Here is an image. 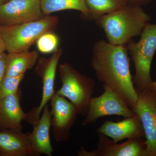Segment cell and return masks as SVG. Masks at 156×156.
<instances>
[{
  "mask_svg": "<svg viewBox=\"0 0 156 156\" xmlns=\"http://www.w3.org/2000/svg\"><path fill=\"white\" fill-rule=\"evenodd\" d=\"M27 113L20 103L18 92L0 99V129L22 131V122Z\"/></svg>",
  "mask_w": 156,
  "mask_h": 156,
  "instance_id": "cell-14",
  "label": "cell"
},
{
  "mask_svg": "<svg viewBox=\"0 0 156 156\" xmlns=\"http://www.w3.org/2000/svg\"><path fill=\"white\" fill-rule=\"evenodd\" d=\"M40 52L45 54L53 53L58 49V39L55 34L49 31L42 34L36 42Z\"/></svg>",
  "mask_w": 156,
  "mask_h": 156,
  "instance_id": "cell-19",
  "label": "cell"
},
{
  "mask_svg": "<svg viewBox=\"0 0 156 156\" xmlns=\"http://www.w3.org/2000/svg\"><path fill=\"white\" fill-rule=\"evenodd\" d=\"M29 133L0 129L1 156H30Z\"/></svg>",
  "mask_w": 156,
  "mask_h": 156,
  "instance_id": "cell-15",
  "label": "cell"
},
{
  "mask_svg": "<svg viewBox=\"0 0 156 156\" xmlns=\"http://www.w3.org/2000/svg\"><path fill=\"white\" fill-rule=\"evenodd\" d=\"M58 70L62 86L56 93L68 99L78 114L86 116L94 92L95 81L81 74L69 63L59 65Z\"/></svg>",
  "mask_w": 156,
  "mask_h": 156,
  "instance_id": "cell-5",
  "label": "cell"
},
{
  "mask_svg": "<svg viewBox=\"0 0 156 156\" xmlns=\"http://www.w3.org/2000/svg\"><path fill=\"white\" fill-rule=\"evenodd\" d=\"M9 0H0V5L1 4H4V3H5L7 1Z\"/></svg>",
  "mask_w": 156,
  "mask_h": 156,
  "instance_id": "cell-25",
  "label": "cell"
},
{
  "mask_svg": "<svg viewBox=\"0 0 156 156\" xmlns=\"http://www.w3.org/2000/svg\"><path fill=\"white\" fill-rule=\"evenodd\" d=\"M136 90L138 98L133 110L142 123L147 156H156V96L149 87Z\"/></svg>",
  "mask_w": 156,
  "mask_h": 156,
  "instance_id": "cell-7",
  "label": "cell"
},
{
  "mask_svg": "<svg viewBox=\"0 0 156 156\" xmlns=\"http://www.w3.org/2000/svg\"><path fill=\"white\" fill-rule=\"evenodd\" d=\"M88 10L87 19L96 20L101 16L122 9L128 4L126 0H85Z\"/></svg>",
  "mask_w": 156,
  "mask_h": 156,
  "instance_id": "cell-17",
  "label": "cell"
},
{
  "mask_svg": "<svg viewBox=\"0 0 156 156\" xmlns=\"http://www.w3.org/2000/svg\"><path fill=\"white\" fill-rule=\"evenodd\" d=\"M43 14L40 0H9L0 5V26L37 20Z\"/></svg>",
  "mask_w": 156,
  "mask_h": 156,
  "instance_id": "cell-11",
  "label": "cell"
},
{
  "mask_svg": "<svg viewBox=\"0 0 156 156\" xmlns=\"http://www.w3.org/2000/svg\"><path fill=\"white\" fill-rule=\"evenodd\" d=\"M97 147L90 151L83 147L78 152L79 156H147L145 140L143 137L131 138L118 144L108 136L98 133Z\"/></svg>",
  "mask_w": 156,
  "mask_h": 156,
  "instance_id": "cell-10",
  "label": "cell"
},
{
  "mask_svg": "<svg viewBox=\"0 0 156 156\" xmlns=\"http://www.w3.org/2000/svg\"><path fill=\"white\" fill-rule=\"evenodd\" d=\"M32 125V131L29 134L30 156H52L53 150L50 139L51 116L48 105L44 108L39 119Z\"/></svg>",
  "mask_w": 156,
  "mask_h": 156,
  "instance_id": "cell-12",
  "label": "cell"
},
{
  "mask_svg": "<svg viewBox=\"0 0 156 156\" xmlns=\"http://www.w3.org/2000/svg\"><path fill=\"white\" fill-rule=\"evenodd\" d=\"M130 61L126 45H113L102 39L93 45L91 66L98 79L116 92L133 110L138 96Z\"/></svg>",
  "mask_w": 156,
  "mask_h": 156,
  "instance_id": "cell-1",
  "label": "cell"
},
{
  "mask_svg": "<svg viewBox=\"0 0 156 156\" xmlns=\"http://www.w3.org/2000/svg\"><path fill=\"white\" fill-rule=\"evenodd\" d=\"M96 131L98 133L110 137L116 142L125 139L145 138L141 120L136 114L126 117L120 122L105 121Z\"/></svg>",
  "mask_w": 156,
  "mask_h": 156,
  "instance_id": "cell-13",
  "label": "cell"
},
{
  "mask_svg": "<svg viewBox=\"0 0 156 156\" xmlns=\"http://www.w3.org/2000/svg\"><path fill=\"white\" fill-rule=\"evenodd\" d=\"M24 77V74L13 77L5 75L0 83V99L18 92L19 84Z\"/></svg>",
  "mask_w": 156,
  "mask_h": 156,
  "instance_id": "cell-20",
  "label": "cell"
},
{
  "mask_svg": "<svg viewBox=\"0 0 156 156\" xmlns=\"http://www.w3.org/2000/svg\"><path fill=\"white\" fill-rule=\"evenodd\" d=\"M7 54L4 53L0 54V83L5 75Z\"/></svg>",
  "mask_w": 156,
  "mask_h": 156,
  "instance_id": "cell-21",
  "label": "cell"
},
{
  "mask_svg": "<svg viewBox=\"0 0 156 156\" xmlns=\"http://www.w3.org/2000/svg\"><path fill=\"white\" fill-rule=\"evenodd\" d=\"M0 156H1V153H0Z\"/></svg>",
  "mask_w": 156,
  "mask_h": 156,
  "instance_id": "cell-26",
  "label": "cell"
},
{
  "mask_svg": "<svg viewBox=\"0 0 156 156\" xmlns=\"http://www.w3.org/2000/svg\"><path fill=\"white\" fill-rule=\"evenodd\" d=\"M62 54V50L57 49L50 58L40 60L37 66V72L42 79V94L40 104L27 113L26 121L31 125L39 119L44 108L56 93L54 85L56 69Z\"/></svg>",
  "mask_w": 156,
  "mask_h": 156,
  "instance_id": "cell-8",
  "label": "cell"
},
{
  "mask_svg": "<svg viewBox=\"0 0 156 156\" xmlns=\"http://www.w3.org/2000/svg\"><path fill=\"white\" fill-rule=\"evenodd\" d=\"M149 88L156 96V81H152L149 86Z\"/></svg>",
  "mask_w": 156,
  "mask_h": 156,
  "instance_id": "cell-24",
  "label": "cell"
},
{
  "mask_svg": "<svg viewBox=\"0 0 156 156\" xmlns=\"http://www.w3.org/2000/svg\"><path fill=\"white\" fill-rule=\"evenodd\" d=\"M151 17L141 6L127 4L125 7L95 20L103 30L107 41L115 45H126L140 36Z\"/></svg>",
  "mask_w": 156,
  "mask_h": 156,
  "instance_id": "cell-2",
  "label": "cell"
},
{
  "mask_svg": "<svg viewBox=\"0 0 156 156\" xmlns=\"http://www.w3.org/2000/svg\"><path fill=\"white\" fill-rule=\"evenodd\" d=\"M103 88L104 91L101 95L90 100L83 126L94 124L101 117L116 115L126 118L135 114L114 90L106 85H103Z\"/></svg>",
  "mask_w": 156,
  "mask_h": 156,
  "instance_id": "cell-6",
  "label": "cell"
},
{
  "mask_svg": "<svg viewBox=\"0 0 156 156\" xmlns=\"http://www.w3.org/2000/svg\"><path fill=\"white\" fill-rule=\"evenodd\" d=\"M6 51V47L2 38L0 36V54L5 53Z\"/></svg>",
  "mask_w": 156,
  "mask_h": 156,
  "instance_id": "cell-23",
  "label": "cell"
},
{
  "mask_svg": "<svg viewBox=\"0 0 156 156\" xmlns=\"http://www.w3.org/2000/svg\"><path fill=\"white\" fill-rule=\"evenodd\" d=\"M57 23V17L48 15L17 25L0 26V36L5 42L8 53L29 50L42 34L50 31Z\"/></svg>",
  "mask_w": 156,
  "mask_h": 156,
  "instance_id": "cell-4",
  "label": "cell"
},
{
  "mask_svg": "<svg viewBox=\"0 0 156 156\" xmlns=\"http://www.w3.org/2000/svg\"><path fill=\"white\" fill-rule=\"evenodd\" d=\"M36 51L29 50L9 53L7 54L5 75L16 77L24 74L26 72L32 68L38 58Z\"/></svg>",
  "mask_w": 156,
  "mask_h": 156,
  "instance_id": "cell-16",
  "label": "cell"
},
{
  "mask_svg": "<svg viewBox=\"0 0 156 156\" xmlns=\"http://www.w3.org/2000/svg\"><path fill=\"white\" fill-rule=\"evenodd\" d=\"M51 127L56 142L67 141L76 121L77 112L71 102L55 93L50 101Z\"/></svg>",
  "mask_w": 156,
  "mask_h": 156,
  "instance_id": "cell-9",
  "label": "cell"
},
{
  "mask_svg": "<svg viewBox=\"0 0 156 156\" xmlns=\"http://www.w3.org/2000/svg\"><path fill=\"white\" fill-rule=\"evenodd\" d=\"M129 5L142 6L149 4L152 0H126Z\"/></svg>",
  "mask_w": 156,
  "mask_h": 156,
  "instance_id": "cell-22",
  "label": "cell"
},
{
  "mask_svg": "<svg viewBox=\"0 0 156 156\" xmlns=\"http://www.w3.org/2000/svg\"><path fill=\"white\" fill-rule=\"evenodd\" d=\"M140 36L138 42L132 39L126 47L135 68L133 80L135 89L142 90L148 88L152 81L151 69L156 51V24L148 23Z\"/></svg>",
  "mask_w": 156,
  "mask_h": 156,
  "instance_id": "cell-3",
  "label": "cell"
},
{
  "mask_svg": "<svg viewBox=\"0 0 156 156\" xmlns=\"http://www.w3.org/2000/svg\"><path fill=\"white\" fill-rule=\"evenodd\" d=\"M43 14H49L63 10H74L80 11L84 17L88 10L85 0H40Z\"/></svg>",
  "mask_w": 156,
  "mask_h": 156,
  "instance_id": "cell-18",
  "label": "cell"
}]
</instances>
